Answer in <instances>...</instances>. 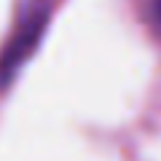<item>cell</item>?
Masks as SVG:
<instances>
[{"instance_id":"1","label":"cell","mask_w":161,"mask_h":161,"mask_svg":"<svg viewBox=\"0 0 161 161\" xmlns=\"http://www.w3.org/2000/svg\"><path fill=\"white\" fill-rule=\"evenodd\" d=\"M48 19H51L48 0H22L14 27L8 32V40L0 48V89L11 86L19 70L35 54V48L40 46V40L46 35Z\"/></svg>"},{"instance_id":"2","label":"cell","mask_w":161,"mask_h":161,"mask_svg":"<svg viewBox=\"0 0 161 161\" xmlns=\"http://www.w3.org/2000/svg\"><path fill=\"white\" fill-rule=\"evenodd\" d=\"M148 19L153 24V30L161 35V0H150L148 3Z\"/></svg>"}]
</instances>
